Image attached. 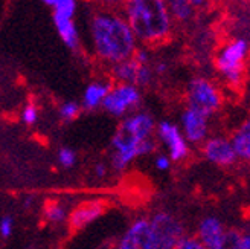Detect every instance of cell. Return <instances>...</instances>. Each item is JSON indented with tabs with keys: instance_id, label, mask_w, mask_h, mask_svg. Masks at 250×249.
<instances>
[{
	"instance_id": "6da1fadb",
	"label": "cell",
	"mask_w": 250,
	"mask_h": 249,
	"mask_svg": "<svg viewBox=\"0 0 250 249\" xmlns=\"http://www.w3.org/2000/svg\"><path fill=\"white\" fill-rule=\"evenodd\" d=\"M89 37L95 57L108 66L128 60L139 47L121 11L115 9L95 6L89 16Z\"/></svg>"
},
{
	"instance_id": "7a4b0ae2",
	"label": "cell",
	"mask_w": 250,
	"mask_h": 249,
	"mask_svg": "<svg viewBox=\"0 0 250 249\" xmlns=\"http://www.w3.org/2000/svg\"><path fill=\"white\" fill-rule=\"evenodd\" d=\"M121 14L144 47L168 42L174 32V23L167 0H125Z\"/></svg>"
},
{
	"instance_id": "3957f363",
	"label": "cell",
	"mask_w": 250,
	"mask_h": 249,
	"mask_svg": "<svg viewBox=\"0 0 250 249\" xmlns=\"http://www.w3.org/2000/svg\"><path fill=\"white\" fill-rule=\"evenodd\" d=\"M153 129L154 121L146 113H137L124 119L113 136V148L116 153L111 160L116 170L125 168L136 158L154 150L156 144L151 139Z\"/></svg>"
},
{
	"instance_id": "277c9868",
	"label": "cell",
	"mask_w": 250,
	"mask_h": 249,
	"mask_svg": "<svg viewBox=\"0 0 250 249\" xmlns=\"http://www.w3.org/2000/svg\"><path fill=\"white\" fill-rule=\"evenodd\" d=\"M249 57V42L235 37L224 42L215 54V68L229 86L238 87L244 81Z\"/></svg>"
},
{
	"instance_id": "5b68a950",
	"label": "cell",
	"mask_w": 250,
	"mask_h": 249,
	"mask_svg": "<svg viewBox=\"0 0 250 249\" xmlns=\"http://www.w3.org/2000/svg\"><path fill=\"white\" fill-rule=\"evenodd\" d=\"M186 98L188 109H192L206 118L214 115L223 103L221 92L217 84L203 77H195L189 81L186 89Z\"/></svg>"
},
{
	"instance_id": "8992f818",
	"label": "cell",
	"mask_w": 250,
	"mask_h": 249,
	"mask_svg": "<svg viewBox=\"0 0 250 249\" xmlns=\"http://www.w3.org/2000/svg\"><path fill=\"white\" fill-rule=\"evenodd\" d=\"M156 249H176L186 237L182 223L168 213H157L149 220Z\"/></svg>"
},
{
	"instance_id": "52a82bcc",
	"label": "cell",
	"mask_w": 250,
	"mask_h": 249,
	"mask_svg": "<svg viewBox=\"0 0 250 249\" xmlns=\"http://www.w3.org/2000/svg\"><path fill=\"white\" fill-rule=\"evenodd\" d=\"M139 103H141L139 87H136L133 84L113 83L101 106L108 113L115 116H122L131 109L139 106Z\"/></svg>"
},
{
	"instance_id": "ba28073f",
	"label": "cell",
	"mask_w": 250,
	"mask_h": 249,
	"mask_svg": "<svg viewBox=\"0 0 250 249\" xmlns=\"http://www.w3.org/2000/svg\"><path fill=\"white\" fill-rule=\"evenodd\" d=\"M118 249H156L148 219H139L124 234Z\"/></svg>"
},
{
	"instance_id": "9c48e42d",
	"label": "cell",
	"mask_w": 250,
	"mask_h": 249,
	"mask_svg": "<svg viewBox=\"0 0 250 249\" xmlns=\"http://www.w3.org/2000/svg\"><path fill=\"white\" fill-rule=\"evenodd\" d=\"M107 209V204L101 199H93V201L81 202L69 216V226L72 231H80L89 223L101 217Z\"/></svg>"
},
{
	"instance_id": "30bf717a",
	"label": "cell",
	"mask_w": 250,
	"mask_h": 249,
	"mask_svg": "<svg viewBox=\"0 0 250 249\" xmlns=\"http://www.w3.org/2000/svg\"><path fill=\"white\" fill-rule=\"evenodd\" d=\"M157 135L164 141V144L168 147L169 155L172 160H182L188 155V144L186 139L182 136L179 129L174 124L164 121L157 126Z\"/></svg>"
},
{
	"instance_id": "8fae6325",
	"label": "cell",
	"mask_w": 250,
	"mask_h": 249,
	"mask_svg": "<svg viewBox=\"0 0 250 249\" xmlns=\"http://www.w3.org/2000/svg\"><path fill=\"white\" fill-rule=\"evenodd\" d=\"M203 153H205L206 159H209L210 162H214L217 165H223V167L233 165L236 160H238L230 141L226 138L209 139L203 147Z\"/></svg>"
},
{
	"instance_id": "7c38bea8",
	"label": "cell",
	"mask_w": 250,
	"mask_h": 249,
	"mask_svg": "<svg viewBox=\"0 0 250 249\" xmlns=\"http://www.w3.org/2000/svg\"><path fill=\"white\" fill-rule=\"evenodd\" d=\"M54 26L60 35L61 42L64 43L70 51L78 52L81 49V32L75 17L64 14H52Z\"/></svg>"
},
{
	"instance_id": "4fadbf2b",
	"label": "cell",
	"mask_w": 250,
	"mask_h": 249,
	"mask_svg": "<svg viewBox=\"0 0 250 249\" xmlns=\"http://www.w3.org/2000/svg\"><path fill=\"white\" fill-rule=\"evenodd\" d=\"M224 232H226V229H224V225L220 219L206 217L200 222L197 239L208 249H218L224 237Z\"/></svg>"
},
{
	"instance_id": "5bb4252c",
	"label": "cell",
	"mask_w": 250,
	"mask_h": 249,
	"mask_svg": "<svg viewBox=\"0 0 250 249\" xmlns=\"http://www.w3.org/2000/svg\"><path fill=\"white\" fill-rule=\"evenodd\" d=\"M186 139L189 142H202L208 135V118L192 109H186L182 116Z\"/></svg>"
},
{
	"instance_id": "9a60e30c",
	"label": "cell",
	"mask_w": 250,
	"mask_h": 249,
	"mask_svg": "<svg viewBox=\"0 0 250 249\" xmlns=\"http://www.w3.org/2000/svg\"><path fill=\"white\" fill-rule=\"evenodd\" d=\"M111 86H113V81H110V80H105V81L98 80V81L90 83L87 86L84 96H83V107L87 110H93L99 107L103 104L108 91L111 89Z\"/></svg>"
},
{
	"instance_id": "2e32d148",
	"label": "cell",
	"mask_w": 250,
	"mask_h": 249,
	"mask_svg": "<svg viewBox=\"0 0 250 249\" xmlns=\"http://www.w3.org/2000/svg\"><path fill=\"white\" fill-rule=\"evenodd\" d=\"M142 65H139L137 61L130 57L128 60H124L121 63L111 66V77L116 83H124V84H133L136 83L137 70H139Z\"/></svg>"
},
{
	"instance_id": "e0dca14e",
	"label": "cell",
	"mask_w": 250,
	"mask_h": 249,
	"mask_svg": "<svg viewBox=\"0 0 250 249\" xmlns=\"http://www.w3.org/2000/svg\"><path fill=\"white\" fill-rule=\"evenodd\" d=\"M230 144L233 147L236 158L243 160H249L250 158V124L249 121H246L243 126L235 132Z\"/></svg>"
},
{
	"instance_id": "ac0fdd59",
	"label": "cell",
	"mask_w": 250,
	"mask_h": 249,
	"mask_svg": "<svg viewBox=\"0 0 250 249\" xmlns=\"http://www.w3.org/2000/svg\"><path fill=\"white\" fill-rule=\"evenodd\" d=\"M167 5L174 23H189L197 17V12L186 0H167Z\"/></svg>"
},
{
	"instance_id": "d6986e66",
	"label": "cell",
	"mask_w": 250,
	"mask_h": 249,
	"mask_svg": "<svg viewBox=\"0 0 250 249\" xmlns=\"http://www.w3.org/2000/svg\"><path fill=\"white\" fill-rule=\"evenodd\" d=\"M218 249H250L249 234H243L238 229H226Z\"/></svg>"
},
{
	"instance_id": "ffe728a7",
	"label": "cell",
	"mask_w": 250,
	"mask_h": 249,
	"mask_svg": "<svg viewBox=\"0 0 250 249\" xmlns=\"http://www.w3.org/2000/svg\"><path fill=\"white\" fill-rule=\"evenodd\" d=\"M47 8L52 9V14H64L75 17L78 12L80 0H40Z\"/></svg>"
},
{
	"instance_id": "44dd1931",
	"label": "cell",
	"mask_w": 250,
	"mask_h": 249,
	"mask_svg": "<svg viewBox=\"0 0 250 249\" xmlns=\"http://www.w3.org/2000/svg\"><path fill=\"white\" fill-rule=\"evenodd\" d=\"M46 217L54 223H60L66 219V209L62 205L52 202L46 206Z\"/></svg>"
},
{
	"instance_id": "7402d4cb",
	"label": "cell",
	"mask_w": 250,
	"mask_h": 249,
	"mask_svg": "<svg viewBox=\"0 0 250 249\" xmlns=\"http://www.w3.org/2000/svg\"><path fill=\"white\" fill-rule=\"evenodd\" d=\"M80 106L77 103H73V101H67L64 103L61 107H60V115L62 119H66V121H73L75 118H77L80 115Z\"/></svg>"
},
{
	"instance_id": "603a6c76",
	"label": "cell",
	"mask_w": 250,
	"mask_h": 249,
	"mask_svg": "<svg viewBox=\"0 0 250 249\" xmlns=\"http://www.w3.org/2000/svg\"><path fill=\"white\" fill-rule=\"evenodd\" d=\"M58 159L62 167L70 168V167H73L75 160H77V156H75V153L70 150V148H61L58 153Z\"/></svg>"
},
{
	"instance_id": "cb8c5ba5",
	"label": "cell",
	"mask_w": 250,
	"mask_h": 249,
	"mask_svg": "<svg viewBox=\"0 0 250 249\" xmlns=\"http://www.w3.org/2000/svg\"><path fill=\"white\" fill-rule=\"evenodd\" d=\"M90 2H92L95 6H98V8L121 11L122 5L125 3V0H90Z\"/></svg>"
},
{
	"instance_id": "d4e9b609",
	"label": "cell",
	"mask_w": 250,
	"mask_h": 249,
	"mask_svg": "<svg viewBox=\"0 0 250 249\" xmlns=\"http://www.w3.org/2000/svg\"><path fill=\"white\" fill-rule=\"evenodd\" d=\"M176 249H208L198 242L197 237H185Z\"/></svg>"
},
{
	"instance_id": "484cf974",
	"label": "cell",
	"mask_w": 250,
	"mask_h": 249,
	"mask_svg": "<svg viewBox=\"0 0 250 249\" xmlns=\"http://www.w3.org/2000/svg\"><path fill=\"white\" fill-rule=\"evenodd\" d=\"M37 116H39V112H37V107L35 106H26L21 113V118L26 124H34L37 121Z\"/></svg>"
},
{
	"instance_id": "4316f807",
	"label": "cell",
	"mask_w": 250,
	"mask_h": 249,
	"mask_svg": "<svg viewBox=\"0 0 250 249\" xmlns=\"http://www.w3.org/2000/svg\"><path fill=\"white\" fill-rule=\"evenodd\" d=\"M12 232V219L11 217H3L0 220V234L3 237H9Z\"/></svg>"
},
{
	"instance_id": "83f0119b",
	"label": "cell",
	"mask_w": 250,
	"mask_h": 249,
	"mask_svg": "<svg viewBox=\"0 0 250 249\" xmlns=\"http://www.w3.org/2000/svg\"><path fill=\"white\" fill-rule=\"evenodd\" d=\"M188 3L191 5V8L198 12V11H205L209 8V5L212 3V0H186Z\"/></svg>"
},
{
	"instance_id": "f1b7e54d",
	"label": "cell",
	"mask_w": 250,
	"mask_h": 249,
	"mask_svg": "<svg viewBox=\"0 0 250 249\" xmlns=\"http://www.w3.org/2000/svg\"><path fill=\"white\" fill-rule=\"evenodd\" d=\"M156 165H157V168H159V170H168V168H169V165H171V162H169V159H168L167 156L160 155V156L156 159Z\"/></svg>"
},
{
	"instance_id": "f546056e",
	"label": "cell",
	"mask_w": 250,
	"mask_h": 249,
	"mask_svg": "<svg viewBox=\"0 0 250 249\" xmlns=\"http://www.w3.org/2000/svg\"><path fill=\"white\" fill-rule=\"evenodd\" d=\"M167 69H168L167 63H164V61H162V63H157V65L153 68V72H154V73H165Z\"/></svg>"
},
{
	"instance_id": "4dcf8cb0",
	"label": "cell",
	"mask_w": 250,
	"mask_h": 249,
	"mask_svg": "<svg viewBox=\"0 0 250 249\" xmlns=\"http://www.w3.org/2000/svg\"><path fill=\"white\" fill-rule=\"evenodd\" d=\"M96 174H98L99 178H103L104 174H105V167H104L103 164H99V165L96 167Z\"/></svg>"
},
{
	"instance_id": "1f68e13d",
	"label": "cell",
	"mask_w": 250,
	"mask_h": 249,
	"mask_svg": "<svg viewBox=\"0 0 250 249\" xmlns=\"http://www.w3.org/2000/svg\"><path fill=\"white\" fill-rule=\"evenodd\" d=\"M229 2H232V3H236V2H240V0H229Z\"/></svg>"
}]
</instances>
